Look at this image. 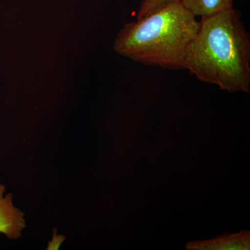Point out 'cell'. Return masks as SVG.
<instances>
[{
    "mask_svg": "<svg viewBox=\"0 0 250 250\" xmlns=\"http://www.w3.org/2000/svg\"><path fill=\"white\" fill-rule=\"evenodd\" d=\"M185 69L229 93L250 90V38L234 8L201 18Z\"/></svg>",
    "mask_w": 250,
    "mask_h": 250,
    "instance_id": "1",
    "label": "cell"
},
{
    "mask_svg": "<svg viewBox=\"0 0 250 250\" xmlns=\"http://www.w3.org/2000/svg\"><path fill=\"white\" fill-rule=\"evenodd\" d=\"M179 0H143L140 6L138 12L137 19L146 16L149 13L152 12L158 8L164 6L167 3L178 1Z\"/></svg>",
    "mask_w": 250,
    "mask_h": 250,
    "instance_id": "6",
    "label": "cell"
},
{
    "mask_svg": "<svg viewBox=\"0 0 250 250\" xmlns=\"http://www.w3.org/2000/svg\"><path fill=\"white\" fill-rule=\"evenodd\" d=\"M65 238L62 235L56 234L55 231H54L53 238L52 241L49 242L47 250H58Z\"/></svg>",
    "mask_w": 250,
    "mask_h": 250,
    "instance_id": "7",
    "label": "cell"
},
{
    "mask_svg": "<svg viewBox=\"0 0 250 250\" xmlns=\"http://www.w3.org/2000/svg\"><path fill=\"white\" fill-rule=\"evenodd\" d=\"M200 21L180 1L167 3L127 23L115 40L117 53L146 65L184 70Z\"/></svg>",
    "mask_w": 250,
    "mask_h": 250,
    "instance_id": "2",
    "label": "cell"
},
{
    "mask_svg": "<svg viewBox=\"0 0 250 250\" xmlns=\"http://www.w3.org/2000/svg\"><path fill=\"white\" fill-rule=\"evenodd\" d=\"M187 248L190 250H249L250 232L243 231L209 241L192 242L187 245Z\"/></svg>",
    "mask_w": 250,
    "mask_h": 250,
    "instance_id": "4",
    "label": "cell"
},
{
    "mask_svg": "<svg viewBox=\"0 0 250 250\" xmlns=\"http://www.w3.org/2000/svg\"><path fill=\"white\" fill-rule=\"evenodd\" d=\"M4 192V186L0 184V233L10 239H17L26 226L24 213L15 207L12 195Z\"/></svg>",
    "mask_w": 250,
    "mask_h": 250,
    "instance_id": "3",
    "label": "cell"
},
{
    "mask_svg": "<svg viewBox=\"0 0 250 250\" xmlns=\"http://www.w3.org/2000/svg\"><path fill=\"white\" fill-rule=\"evenodd\" d=\"M197 17H206L233 8L235 0H179Z\"/></svg>",
    "mask_w": 250,
    "mask_h": 250,
    "instance_id": "5",
    "label": "cell"
}]
</instances>
